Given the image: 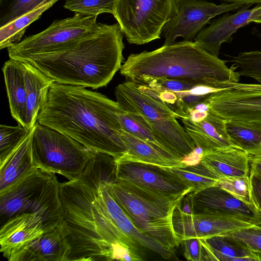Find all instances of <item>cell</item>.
Wrapping results in <instances>:
<instances>
[{"mask_svg": "<svg viewBox=\"0 0 261 261\" xmlns=\"http://www.w3.org/2000/svg\"><path fill=\"white\" fill-rule=\"evenodd\" d=\"M50 228L38 214L15 216L1 226V252L9 261H20L31 244Z\"/></svg>", "mask_w": 261, "mask_h": 261, "instance_id": "14", "label": "cell"}, {"mask_svg": "<svg viewBox=\"0 0 261 261\" xmlns=\"http://www.w3.org/2000/svg\"><path fill=\"white\" fill-rule=\"evenodd\" d=\"M177 11V0H115L113 15L127 42L142 45L160 39Z\"/></svg>", "mask_w": 261, "mask_h": 261, "instance_id": "9", "label": "cell"}, {"mask_svg": "<svg viewBox=\"0 0 261 261\" xmlns=\"http://www.w3.org/2000/svg\"><path fill=\"white\" fill-rule=\"evenodd\" d=\"M120 138L126 151L115 160L142 162L163 167H173L182 161L167 151L159 149L121 129Z\"/></svg>", "mask_w": 261, "mask_h": 261, "instance_id": "24", "label": "cell"}, {"mask_svg": "<svg viewBox=\"0 0 261 261\" xmlns=\"http://www.w3.org/2000/svg\"><path fill=\"white\" fill-rule=\"evenodd\" d=\"M179 204L174 210L172 223L174 232L180 242L190 238L205 239L222 236L257 224L233 215L187 213L181 210Z\"/></svg>", "mask_w": 261, "mask_h": 261, "instance_id": "13", "label": "cell"}, {"mask_svg": "<svg viewBox=\"0 0 261 261\" xmlns=\"http://www.w3.org/2000/svg\"><path fill=\"white\" fill-rule=\"evenodd\" d=\"M200 239L205 252L206 260H261L259 254L231 238L222 235Z\"/></svg>", "mask_w": 261, "mask_h": 261, "instance_id": "26", "label": "cell"}, {"mask_svg": "<svg viewBox=\"0 0 261 261\" xmlns=\"http://www.w3.org/2000/svg\"><path fill=\"white\" fill-rule=\"evenodd\" d=\"M142 85L146 86L158 92L163 91L186 92L199 87L182 81L165 77L150 79Z\"/></svg>", "mask_w": 261, "mask_h": 261, "instance_id": "37", "label": "cell"}, {"mask_svg": "<svg viewBox=\"0 0 261 261\" xmlns=\"http://www.w3.org/2000/svg\"><path fill=\"white\" fill-rule=\"evenodd\" d=\"M226 130L235 147L250 156L261 155V129L238 125L226 121Z\"/></svg>", "mask_w": 261, "mask_h": 261, "instance_id": "29", "label": "cell"}, {"mask_svg": "<svg viewBox=\"0 0 261 261\" xmlns=\"http://www.w3.org/2000/svg\"><path fill=\"white\" fill-rule=\"evenodd\" d=\"M181 121L188 135L203 152L234 147L226 130V121L208 110L206 117L198 122L188 118Z\"/></svg>", "mask_w": 261, "mask_h": 261, "instance_id": "19", "label": "cell"}, {"mask_svg": "<svg viewBox=\"0 0 261 261\" xmlns=\"http://www.w3.org/2000/svg\"><path fill=\"white\" fill-rule=\"evenodd\" d=\"M208 110L232 123L261 129V90L225 89L210 93Z\"/></svg>", "mask_w": 261, "mask_h": 261, "instance_id": "12", "label": "cell"}, {"mask_svg": "<svg viewBox=\"0 0 261 261\" xmlns=\"http://www.w3.org/2000/svg\"><path fill=\"white\" fill-rule=\"evenodd\" d=\"M117 102L124 111L140 115L158 141L186 163L197 148L174 112L148 87L127 81L115 88Z\"/></svg>", "mask_w": 261, "mask_h": 261, "instance_id": "6", "label": "cell"}, {"mask_svg": "<svg viewBox=\"0 0 261 261\" xmlns=\"http://www.w3.org/2000/svg\"><path fill=\"white\" fill-rule=\"evenodd\" d=\"M251 5L245 4L236 13L227 12L210 22L197 35L195 42L211 54L218 57L222 44L231 42L232 35L251 22L254 14L261 9V4L249 9Z\"/></svg>", "mask_w": 261, "mask_h": 261, "instance_id": "17", "label": "cell"}, {"mask_svg": "<svg viewBox=\"0 0 261 261\" xmlns=\"http://www.w3.org/2000/svg\"><path fill=\"white\" fill-rule=\"evenodd\" d=\"M54 0H1L0 28Z\"/></svg>", "mask_w": 261, "mask_h": 261, "instance_id": "31", "label": "cell"}, {"mask_svg": "<svg viewBox=\"0 0 261 261\" xmlns=\"http://www.w3.org/2000/svg\"><path fill=\"white\" fill-rule=\"evenodd\" d=\"M176 14L164 25L162 34L163 45L174 43L180 37L183 40L192 41L211 20L221 14L240 9L244 5L224 3L217 5L205 0H177Z\"/></svg>", "mask_w": 261, "mask_h": 261, "instance_id": "11", "label": "cell"}, {"mask_svg": "<svg viewBox=\"0 0 261 261\" xmlns=\"http://www.w3.org/2000/svg\"><path fill=\"white\" fill-rule=\"evenodd\" d=\"M123 33L118 23H97L72 47L35 56L29 62L56 83L97 89L106 86L120 69Z\"/></svg>", "mask_w": 261, "mask_h": 261, "instance_id": "4", "label": "cell"}, {"mask_svg": "<svg viewBox=\"0 0 261 261\" xmlns=\"http://www.w3.org/2000/svg\"><path fill=\"white\" fill-rule=\"evenodd\" d=\"M58 1L54 0L44 4L0 28V48H8L20 42L28 27Z\"/></svg>", "mask_w": 261, "mask_h": 261, "instance_id": "28", "label": "cell"}, {"mask_svg": "<svg viewBox=\"0 0 261 261\" xmlns=\"http://www.w3.org/2000/svg\"><path fill=\"white\" fill-rule=\"evenodd\" d=\"M24 71L27 93V128L31 129L37 121L54 80L28 61H21Z\"/></svg>", "mask_w": 261, "mask_h": 261, "instance_id": "23", "label": "cell"}, {"mask_svg": "<svg viewBox=\"0 0 261 261\" xmlns=\"http://www.w3.org/2000/svg\"><path fill=\"white\" fill-rule=\"evenodd\" d=\"M117 101L85 87L55 82L37 121L77 141L89 150L114 158L124 154Z\"/></svg>", "mask_w": 261, "mask_h": 261, "instance_id": "1", "label": "cell"}, {"mask_svg": "<svg viewBox=\"0 0 261 261\" xmlns=\"http://www.w3.org/2000/svg\"><path fill=\"white\" fill-rule=\"evenodd\" d=\"M68 233V227L64 219L36 239L20 261H68L71 250L67 239Z\"/></svg>", "mask_w": 261, "mask_h": 261, "instance_id": "18", "label": "cell"}, {"mask_svg": "<svg viewBox=\"0 0 261 261\" xmlns=\"http://www.w3.org/2000/svg\"><path fill=\"white\" fill-rule=\"evenodd\" d=\"M228 3H240L245 4H261V0H218Z\"/></svg>", "mask_w": 261, "mask_h": 261, "instance_id": "41", "label": "cell"}, {"mask_svg": "<svg viewBox=\"0 0 261 261\" xmlns=\"http://www.w3.org/2000/svg\"><path fill=\"white\" fill-rule=\"evenodd\" d=\"M230 57L227 61L238 69L240 76L250 77L261 84V50L241 52Z\"/></svg>", "mask_w": 261, "mask_h": 261, "instance_id": "32", "label": "cell"}, {"mask_svg": "<svg viewBox=\"0 0 261 261\" xmlns=\"http://www.w3.org/2000/svg\"><path fill=\"white\" fill-rule=\"evenodd\" d=\"M115 160L117 180H127L161 193L186 196L192 188L162 166L142 162Z\"/></svg>", "mask_w": 261, "mask_h": 261, "instance_id": "15", "label": "cell"}, {"mask_svg": "<svg viewBox=\"0 0 261 261\" xmlns=\"http://www.w3.org/2000/svg\"><path fill=\"white\" fill-rule=\"evenodd\" d=\"M221 60L195 41L183 40L150 51L130 54L120 69L127 81L142 85L156 78L182 81L216 91L243 89L234 66Z\"/></svg>", "mask_w": 261, "mask_h": 261, "instance_id": "3", "label": "cell"}, {"mask_svg": "<svg viewBox=\"0 0 261 261\" xmlns=\"http://www.w3.org/2000/svg\"><path fill=\"white\" fill-rule=\"evenodd\" d=\"M222 236L239 242L261 256V224H254Z\"/></svg>", "mask_w": 261, "mask_h": 261, "instance_id": "36", "label": "cell"}, {"mask_svg": "<svg viewBox=\"0 0 261 261\" xmlns=\"http://www.w3.org/2000/svg\"><path fill=\"white\" fill-rule=\"evenodd\" d=\"M249 175L261 178V155L250 156Z\"/></svg>", "mask_w": 261, "mask_h": 261, "instance_id": "40", "label": "cell"}, {"mask_svg": "<svg viewBox=\"0 0 261 261\" xmlns=\"http://www.w3.org/2000/svg\"><path fill=\"white\" fill-rule=\"evenodd\" d=\"M185 257L190 261L206 260L205 252L200 238H190L181 241Z\"/></svg>", "mask_w": 261, "mask_h": 261, "instance_id": "38", "label": "cell"}, {"mask_svg": "<svg viewBox=\"0 0 261 261\" xmlns=\"http://www.w3.org/2000/svg\"><path fill=\"white\" fill-rule=\"evenodd\" d=\"M106 181L101 182L97 189L98 197L109 217L123 233L144 247L160 255L165 259L171 258L174 252L167 250L153 240L142 233L112 197Z\"/></svg>", "mask_w": 261, "mask_h": 261, "instance_id": "21", "label": "cell"}, {"mask_svg": "<svg viewBox=\"0 0 261 261\" xmlns=\"http://www.w3.org/2000/svg\"><path fill=\"white\" fill-rule=\"evenodd\" d=\"M251 22L261 23V9L254 14Z\"/></svg>", "mask_w": 261, "mask_h": 261, "instance_id": "42", "label": "cell"}, {"mask_svg": "<svg viewBox=\"0 0 261 261\" xmlns=\"http://www.w3.org/2000/svg\"><path fill=\"white\" fill-rule=\"evenodd\" d=\"M250 155L231 146L203 151L200 163L218 179L249 175Z\"/></svg>", "mask_w": 261, "mask_h": 261, "instance_id": "22", "label": "cell"}, {"mask_svg": "<svg viewBox=\"0 0 261 261\" xmlns=\"http://www.w3.org/2000/svg\"><path fill=\"white\" fill-rule=\"evenodd\" d=\"M29 129L20 124L0 125V160L6 157L29 133Z\"/></svg>", "mask_w": 261, "mask_h": 261, "instance_id": "35", "label": "cell"}, {"mask_svg": "<svg viewBox=\"0 0 261 261\" xmlns=\"http://www.w3.org/2000/svg\"><path fill=\"white\" fill-rule=\"evenodd\" d=\"M162 167L192 188L193 193L215 186L218 180L200 162L194 165H186L184 163L173 167Z\"/></svg>", "mask_w": 261, "mask_h": 261, "instance_id": "27", "label": "cell"}, {"mask_svg": "<svg viewBox=\"0 0 261 261\" xmlns=\"http://www.w3.org/2000/svg\"><path fill=\"white\" fill-rule=\"evenodd\" d=\"M56 173L37 168L0 195L1 225L23 213L37 214L53 227L64 220Z\"/></svg>", "mask_w": 261, "mask_h": 261, "instance_id": "7", "label": "cell"}, {"mask_svg": "<svg viewBox=\"0 0 261 261\" xmlns=\"http://www.w3.org/2000/svg\"><path fill=\"white\" fill-rule=\"evenodd\" d=\"M2 70L11 114L18 124L27 128V93L21 62L10 58Z\"/></svg>", "mask_w": 261, "mask_h": 261, "instance_id": "25", "label": "cell"}, {"mask_svg": "<svg viewBox=\"0 0 261 261\" xmlns=\"http://www.w3.org/2000/svg\"><path fill=\"white\" fill-rule=\"evenodd\" d=\"M112 197L144 234L174 252L181 242L173 226V214L185 196L167 194L127 180L107 182Z\"/></svg>", "mask_w": 261, "mask_h": 261, "instance_id": "5", "label": "cell"}, {"mask_svg": "<svg viewBox=\"0 0 261 261\" xmlns=\"http://www.w3.org/2000/svg\"><path fill=\"white\" fill-rule=\"evenodd\" d=\"M215 186L222 188L246 204L252 206V190L249 175L219 179Z\"/></svg>", "mask_w": 261, "mask_h": 261, "instance_id": "33", "label": "cell"}, {"mask_svg": "<svg viewBox=\"0 0 261 261\" xmlns=\"http://www.w3.org/2000/svg\"><path fill=\"white\" fill-rule=\"evenodd\" d=\"M33 128L4 159L0 160V195L37 169L32 149Z\"/></svg>", "mask_w": 261, "mask_h": 261, "instance_id": "20", "label": "cell"}, {"mask_svg": "<svg viewBox=\"0 0 261 261\" xmlns=\"http://www.w3.org/2000/svg\"><path fill=\"white\" fill-rule=\"evenodd\" d=\"M115 0H66L64 7L88 15L98 16L102 13L113 14Z\"/></svg>", "mask_w": 261, "mask_h": 261, "instance_id": "34", "label": "cell"}, {"mask_svg": "<svg viewBox=\"0 0 261 261\" xmlns=\"http://www.w3.org/2000/svg\"><path fill=\"white\" fill-rule=\"evenodd\" d=\"M97 17L75 13L72 17L55 20L42 32L8 47L9 56L10 59L25 61L35 56L66 50L93 29Z\"/></svg>", "mask_w": 261, "mask_h": 261, "instance_id": "10", "label": "cell"}, {"mask_svg": "<svg viewBox=\"0 0 261 261\" xmlns=\"http://www.w3.org/2000/svg\"><path fill=\"white\" fill-rule=\"evenodd\" d=\"M99 186L77 178L60 183L71 248L68 261L143 260L140 245L115 225L100 200Z\"/></svg>", "mask_w": 261, "mask_h": 261, "instance_id": "2", "label": "cell"}, {"mask_svg": "<svg viewBox=\"0 0 261 261\" xmlns=\"http://www.w3.org/2000/svg\"><path fill=\"white\" fill-rule=\"evenodd\" d=\"M118 117L122 129L159 149L168 151L158 141L150 127L140 115L121 109Z\"/></svg>", "mask_w": 261, "mask_h": 261, "instance_id": "30", "label": "cell"}, {"mask_svg": "<svg viewBox=\"0 0 261 261\" xmlns=\"http://www.w3.org/2000/svg\"><path fill=\"white\" fill-rule=\"evenodd\" d=\"M32 149L38 168L69 180L79 177L93 154L72 138L38 121L33 127Z\"/></svg>", "mask_w": 261, "mask_h": 261, "instance_id": "8", "label": "cell"}, {"mask_svg": "<svg viewBox=\"0 0 261 261\" xmlns=\"http://www.w3.org/2000/svg\"><path fill=\"white\" fill-rule=\"evenodd\" d=\"M186 196L192 212H207L233 215L261 224V216L253 206L214 186L201 191L190 192Z\"/></svg>", "mask_w": 261, "mask_h": 261, "instance_id": "16", "label": "cell"}, {"mask_svg": "<svg viewBox=\"0 0 261 261\" xmlns=\"http://www.w3.org/2000/svg\"><path fill=\"white\" fill-rule=\"evenodd\" d=\"M252 193V205L261 216V178L249 175Z\"/></svg>", "mask_w": 261, "mask_h": 261, "instance_id": "39", "label": "cell"}]
</instances>
